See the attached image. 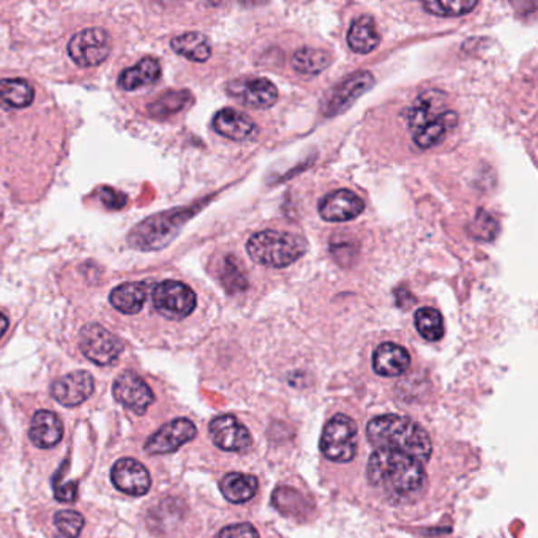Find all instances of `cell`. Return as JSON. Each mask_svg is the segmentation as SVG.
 <instances>
[{
	"mask_svg": "<svg viewBox=\"0 0 538 538\" xmlns=\"http://www.w3.org/2000/svg\"><path fill=\"white\" fill-rule=\"evenodd\" d=\"M57 531L67 538H79L84 529V516L76 510H61L54 514Z\"/></svg>",
	"mask_w": 538,
	"mask_h": 538,
	"instance_id": "cell-34",
	"label": "cell"
},
{
	"mask_svg": "<svg viewBox=\"0 0 538 538\" xmlns=\"http://www.w3.org/2000/svg\"><path fill=\"white\" fill-rule=\"evenodd\" d=\"M160 76H161L160 62L153 57H144L134 67L122 72L119 85L123 91H136L144 85L157 83Z\"/></svg>",
	"mask_w": 538,
	"mask_h": 538,
	"instance_id": "cell-23",
	"label": "cell"
},
{
	"mask_svg": "<svg viewBox=\"0 0 538 538\" xmlns=\"http://www.w3.org/2000/svg\"><path fill=\"white\" fill-rule=\"evenodd\" d=\"M367 475L375 490L396 504L411 503L426 484L424 465L392 448H376L369 456Z\"/></svg>",
	"mask_w": 538,
	"mask_h": 538,
	"instance_id": "cell-1",
	"label": "cell"
},
{
	"mask_svg": "<svg viewBox=\"0 0 538 538\" xmlns=\"http://www.w3.org/2000/svg\"><path fill=\"white\" fill-rule=\"evenodd\" d=\"M215 538H259V535L251 524L242 523V524L223 527Z\"/></svg>",
	"mask_w": 538,
	"mask_h": 538,
	"instance_id": "cell-36",
	"label": "cell"
},
{
	"mask_svg": "<svg viewBox=\"0 0 538 538\" xmlns=\"http://www.w3.org/2000/svg\"><path fill=\"white\" fill-rule=\"evenodd\" d=\"M330 62L332 57L322 49L302 48L296 51L292 57V67L302 74H318L324 72Z\"/></svg>",
	"mask_w": 538,
	"mask_h": 538,
	"instance_id": "cell-29",
	"label": "cell"
},
{
	"mask_svg": "<svg viewBox=\"0 0 538 538\" xmlns=\"http://www.w3.org/2000/svg\"><path fill=\"white\" fill-rule=\"evenodd\" d=\"M445 95L441 91L424 92L406 114L407 125L417 130L437 121L445 112Z\"/></svg>",
	"mask_w": 538,
	"mask_h": 538,
	"instance_id": "cell-18",
	"label": "cell"
},
{
	"mask_svg": "<svg viewBox=\"0 0 538 538\" xmlns=\"http://www.w3.org/2000/svg\"><path fill=\"white\" fill-rule=\"evenodd\" d=\"M171 46L176 51L177 54L183 55L185 59L191 62L209 61L212 55V46L207 40L206 35L200 32H187L181 35L172 38Z\"/></svg>",
	"mask_w": 538,
	"mask_h": 538,
	"instance_id": "cell-26",
	"label": "cell"
},
{
	"mask_svg": "<svg viewBox=\"0 0 538 538\" xmlns=\"http://www.w3.org/2000/svg\"><path fill=\"white\" fill-rule=\"evenodd\" d=\"M188 217L190 212L174 210L147 218L134 228L133 232L128 237V242L132 243L134 249L144 251L163 249L176 237Z\"/></svg>",
	"mask_w": 538,
	"mask_h": 538,
	"instance_id": "cell-4",
	"label": "cell"
},
{
	"mask_svg": "<svg viewBox=\"0 0 538 538\" xmlns=\"http://www.w3.org/2000/svg\"><path fill=\"white\" fill-rule=\"evenodd\" d=\"M232 95L242 100V104L253 109H267L279 100V89L266 78L249 79L242 85L236 84Z\"/></svg>",
	"mask_w": 538,
	"mask_h": 538,
	"instance_id": "cell-20",
	"label": "cell"
},
{
	"mask_svg": "<svg viewBox=\"0 0 538 538\" xmlns=\"http://www.w3.org/2000/svg\"><path fill=\"white\" fill-rule=\"evenodd\" d=\"M221 281H223L224 288L230 294L243 292L249 288V279L245 277L242 264L232 256H228L224 260V272L221 275Z\"/></svg>",
	"mask_w": 538,
	"mask_h": 538,
	"instance_id": "cell-33",
	"label": "cell"
},
{
	"mask_svg": "<svg viewBox=\"0 0 538 538\" xmlns=\"http://www.w3.org/2000/svg\"><path fill=\"white\" fill-rule=\"evenodd\" d=\"M213 444L224 452H247L251 447V435L234 416H220L209 425Z\"/></svg>",
	"mask_w": 538,
	"mask_h": 538,
	"instance_id": "cell-13",
	"label": "cell"
},
{
	"mask_svg": "<svg viewBox=\"0 0 538 538\" xmlns=\"http://www.w3.org/2000/svg\"><path fill=\"white\" fill-rule=\"evenodd\" d=\"M6 328H8V319L5 315L0 313V338L5 335Z\"/></svg>",
	"mask_w": 538,
	"mask_h": 538,
	"instance_id": "cell-39",
	"label": "cell"
},
{
	"mask_svg": "<svg viewBox=\"0 0 538 538\" xmlns=\"http://www.w3.org/2000/svg\"><path fill=\"white\" fill-rule=\"evenodd\" d=\"M100 196H102V202L109 209H122L127 204V196L121 191H115L112 188H102Z\"/></svg>",
	"mask_w": 538,
	"mask_h": 538,
	"instance_id": "cell-38",
	"label": "cell"
},
{
	"mask_svg": "<svg viewBox=\"0 0 538 538\" xmlns=\"http://www.w3.org/2000/svg\"><path fill=\"white\" fill-rule=\"evenodd\" d=\"M472 236L484 240H491L497 234V224L488 213L478 212L477 217L474 218V223L471 226Z\"/></svg>",
	"mask_w": 538,
	"mask_h": 538,
	"instance_id": "cell-35",
	"label": "cell"
},
{
	"mask_svg": "<svg viewBox=\"0 0 538 538\" xmlns=\"http://www.w3.org/2000/svg\"><path fill=\"white\" fill-rule=\"evenodd\" d=\"M416 327L422 338L426 341H439L444 337V321L437 309L426 308L418 309L416 313Z\"/></svg>",
	"mask_w": 538,
	"mask_h": 538,
	"instance_id": "cell-31",
	"label": "cell"
},
{
	"mask_svg": "<svg viewBox=\"0 0 538 538\" xmlns=\"http://www.w3.org/2000/svg\"><path fill=\"white\" fill-rule=\"evenodd\" d=\"M152 298L158 313L171 321L185 319L196 308L194 290L176 279H166L158 283Z\"/></svg>",
	"mask_w": 538,
	"mask_h": 538,
	"instance_id": "cell-6",
	"label": "cell"
},
{
	"mask_svg": "<svg viewBox=\"0 0 538 538\" xmlns=\"http://www.w3.org/2000/svg\"><path fill=\"white\" fill-rule=\"evenodd\" d=\"M213 130L230 141H247L256 133V123L236 109H221L213 117Z\"/></svg>",
	"mask_w": 538,
	"mask_h": 538,
	"instance_id": "cell-17",
	"label": "cell"
},
{
	"mask_svg": "<svg viewBox=\"0 0 538 538\" xmlns=\"http://www.w3.org/2000/svg\"><path fill=\"white\" fill-rule=\"evenodd\" d=\"M357 424L345 414H337L327 422L321 435V452L337 463L354 460L357 454Z\"/></svg>",
	"mask_w": 538,
	"mask_h": 538,
	"instance_id": "cell-5",
	"label": "cell"
},
{
	"mask_svg": "<svg viewBox=\"0 0 538 538\" xmlns=\"http://www.w3.org/2000/svg\"><path fill=\"white\" fill-rule=\"evenodd\" d=\"M373 84H375V78L371 73H354L327 93L326 98L322 100V114L333 117L345 112L346 109L349 108L358 97H362L365 92H368Z\"/></svg>",
	"mask_w": 538,
	"mask_h": 538,
	"instance_id": "cell-9",
	"label": "cell"
},
{
	"mask_svg": "<svg viewBox=\"0 0 538 538\" xmlns=\"http://www.w3.org/2000/svg\"><path fill=\"white\" fill-rule=\"evenodd\" d=\"M259 488V482L254 475L242 472H230L224 475L220 490L223 496L232 504H245L251 501Z\"/></svg>",
	"mask_w": 538,
	"mask_h": 538,
	"instance_id": "cell-22",
	"label": "cell"
},
{
	"mask_svg": "<svg viewBox=\"0 0 538 538\" xmlns=\"http://www.w3.org/2000/svg\"><path fill=\"white\" fill-rule=\"evenodd\" d=\"M305 239L292 232L260 230L249 237L247 251L256 264L270 269H285L307 253Z\"/></svg>",
	"mask_w": 538,
	"mask_h": 538,
	"instance_id": "cell-3",
	"label": "cell"
},
{
	"mask_svg": "<svg viewBox=\"0 0 538 538\" xmlns=\"http://www.w3.org/2000/svg\"><path fill=\"white\" fill-rule=\"evenodd\" d=\"M145 298H147V285L140 281L117 286L109 296L112 307L125 315L140 313L141 308L144 307Z\"/></svg>",
	"mask_w": 538,
	"mask_h": 538,
	"instance_id": "cell-24",
	"label": "cell"
},
{
	"mask_svg": "<svg viewBox=\"0 0 538 538\" xmlns=\"http://www.w3.org/2000/svg\"><path fill=\"white\" fill-rule=\"evenodd\" d=\"M365 210V202L351 190H337L327 194L319 202V215L330 223L351 221Z\"/></svg>",
	"mask_w": 538,
	"mask_h": 538,
	"instance_id": "cell-14",
	"label": "cell"
},
{
	"mask_svg": "<svg viewBox=\"0 0 538 538\" xmlns=\"http://www.w3.org/2000/svg\"><path fill=\"white\" fill-rule=\"evenodd\" d=\"M367 435L376 448H392L409 455L422 465L431 458L433 445L428 433L411 418L395 414L373 418L367 426Z\"/></svg>",
	"mask_w": 538,
	"mask_h": 538,
	"instance_id": "cell-2",
	"label": "cell"
},
{
	"mask_svg": "<svg viewBox=\"0 0 538 538\" xmlns=\"http://www.w3.org/2000/svg\"><path fill=\"white\" fill-rule=\"evenodd\" d=\"M79 349L91 362L108 367L121 357L123 345L114 333L100 324H87L79 333Z\"/></svg>",
	"mask_w": 538,
	"mask_h": 538,
	"instance_id": "cell-7",
	"label": "cell"
},
{
	"mask_svg": "<svg viewBox=\"0 0 538 538\" xmlns=\"http://www.w3.org/2000/svg\"><path fill=\"white\" fill-rule=\"evenodd\" d=\"M198 430L191 420L176 418L163 425L145 442V452L149 455H166L176 452L187 442L193 441Z\"/></svg>",
	"mask_w": 538,
	"mask_h": 538,
	"instance_id": "cell-11",
	"label": "cell"
},
{
	"mask_svg": "<svg viewBox=\"0 0 538 538\" xmlns=\"http://www.w3.org/2000/svg\"><path fill=\"white\" fill-rule=\"evenodd\" d=\"M411 367V356L403 346L384 343L373 354V369L379 376H401Z\"/></svg>",
	"mask_w": 538,
	"mask_h": 538,
	"instance_id": "cell-19",
	"label": "cell"
},
{
	"mask_svg": "<svg viewBox=\"0 0 538 538\" xmlns=\"http://www.w3.org/2000/svg\"><path fill=\"white\" fill-rule=\"evenodd\" d=\"M64 435V425L61 418L57 417L54 412L36 411L32 418L31 430L29 437L35 447L48 450L53 448L62 441Z\"/></svg>",
	"mask_w": 538,
	"mask_h": 538,
	"instance_id": "cell-16",
	"label": "cell"
},
{
	"mask_svg": "<svg viewBox=\"0 0 538 538\" xmlns=\"http://www.w3.org/2000/svg\"><path fill=\"white\" fill-rule=\"evenodd\" d=\"M93 377L87 371H74L53 384L51 395L59 405L76 407L91 398L93 394Z\"/></svg>",
	"mask_w": 538,
	"mask_h": 538,
	"instance_id": "cell-15",
	"label": "cell"
},
{
	"mask_svg": "<svg viewBox=\"0 0 538 538\" xmlns=\"http://www.w3.org/2000/svg\"><path fill=\"white\" fill-rule=\"evenodd\" d=\"M109 53V34L98 27L78 32L68 43V54L79 67H97L108 59Z\"/></svg>",
	"mask_w": 538,
	"mask_h": 538,
	"instance_id": "cell-8",
	"label": "cell"
},
{
	"mask_svg": "<svg viewBox=\"0 0 538 538\" xmlns=\"http://www.w3.org/2000/svg\"><path fill=\"white\" fill-rule=\"evenodd\" d=\"M111 482L128 496H145L151 490L152 478L142 463L134 458H122L111 469Z\"/></svg>",
	"mask_w": 538,
	"mask_h": 538,
	"instance_id": "cell-12",
	"label": "cell"
},
{
	"mask_svg": "<svg viewBox=\"0 0 538 538\" xmlns=\"http://www.w3.org/2000/svg\"><path fill=\"white\" fill-rule=\"evenodd\" d=\"M478 5L477 0H452V2H441V0H435V2H425L424 8L431 15H437V16H463L471 13L475 6Z\"/></svg>",
	"mask_w": 538,
	"mask_h": 538,
	"instance_id": "cell-32",
	"label": "cell"
},
{
	"mask_svg": "<svg viewBox=\"0 0 538 538\" xmlns=\"http://www.w3.org/2000/svg\"><path fill=\"white\" fill-rule=\"evenodd\" d=\"M272 503L281 514L292 518H302L309 512L308 501L290 486H279L273 491Z\"/></svg>",
	"mask_w": 538,
	"mask_h": 538,
	"instance_id": "cell-28",
	"label": "cell"
},
{
	"mask_svg": "<svg viewBox=\"0 0 538 538\" xmlns=\"http://www.w3.org/2000/svg\"><path fill=\"white\" fill-rule=\"evenodd\" d=\"M458 115L454 111H445L437 121L414 130V142L420 149H431L442 142L448 130L456 127Z\"/></svg>",
	"mask_w": 538,
	"mask_h": 538,
	"instance_id": "cell-25",
	"label": "cell"
},
{
	"mask_svg": "<svg viewBox=\"0 0 538 538\" xmlns=\"http://www.w3.org/2000/svg\"><path fill=\"white\" fill-rule=\"evenodd\" d=\"M54 486V496L59 503H74L78 497V484L76 482H67V484H59L53 480Z\"/></svg>",
	"mask_w": 538,
	"mask_h": 538,
	"instance_id": "cell-37",
	"label": "cell"
},
{
	"mask_svg": "<svg viewBox=\"0 0 538 538\" xmlns=\"http://www.w3.org/2000/svg\"><path fill=\"white\" fill-rule=\"evenodd\" d=\"M381 43V35L376 29L375 19L371 16H360L352 21L347 32V44L357 54H369Z\"/></svg>",
	"mask_w": 538,
	"mask_h": 538,
	"instance_id": "cell-21",
	"label": "cell"
},
{
	"mask_svg": "<svg viewBox=\"0 0 538 538\" xmlns=\"http://www.w3.org/2000/svg\"><path fill=\"white\" fill-rule=\"evenodd\" d=\"M191 102V93L188 91H171L149 104V112L153 117H168L177 114Z\"/></svg>",
	"mask_w": 538,
	"mask_h": 538,
	"instance_id": "cell-30",
	"label": "cell"
},
{
	"mask_svg": "<svg viewBox=\"0 0 538 538\" xmlns=\"http://www.w3.org/2000/svg\"><path fill=\"white\" fill-rule=\"evenodd\" d=\"M35 91L24 79H2L0 81V104L6 109L31 106Z\"/></svg>",
	"mask_w": 538,
	"mask_h": 538,
	"instance_id": "cell-27",
	"label": "cell"
},
{
	"mask_svg": "<svg viewBox=\"0 0 538 538\" xmlns=\"http://www.w3.org/2000/svg\"><path fill=\"white\" fill-rule=\"evenodd\" d=\"M112 395L122 406H125L138 416H144L155 401V395L151 387L133 371H123L122 375L117 376L112 386Z\"/></svg>",
	"mask_w": 538,
	"mask_h": 538,
	"instance_id": "cell-10",
	"label": "cell"
}]
</instances>
